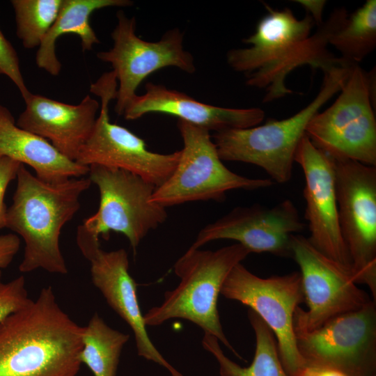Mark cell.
I'll return each instance as SVG.
<instances>
[{
	"label": "cell",
	"instance_id": "3",
	"mask_svg": "<svg viewBox=\"0 0 376 376\" xmlns=\"http://www.w3.org/2000/svg\"><path fill=\"white\" fill-rule=\"evenodd\" d=\"M13 203L7 208L6 228L24 240V251L19 270L38 269L65 274L68 267L60 248L63 227L80 207L81 195L91 186L84 177L60 182L38 178L22 164L17 175Z\"/></svg>",
	"mask_w": 376,
	"mask_h": 376
},
{
	"label": "cell",
	"instance_id": "23",
	"mask_svg": "<svg viewBox=\"0 0 376 376\" xmlns=\"http://www.w3.org/2000/svg\"><path fill=\"white\" fill-rule=\"evenodd\" d=\"M129 338V334L110 327L95 313L83 327L79 361L94 376H116L123 347Z\"/></svg>",
	"mask_w": 376,
	"mask_h": 376
},
{
	"label": "cell",
	"instance_id": "6",
	"mask_svg": "<svg viewBox=\"0 0 376 376\" xmlns=\"http://www.w3.org/2000/svg\"><path fill=\"white\" fill-rule=\"evenodd\" d=\"M375 70L352 65L335 102L308 123L306 135L334 159L376 166Z\"/></svg>",
	"mask_w": 376,
	"mask_h": 376
},
{
	"label": "cell",
	"instance_id": "31",
	"mask_svg": "<svg viewBox=\"0 0 376 376\" xmlns=\"http://www.w3.org/2000/svg\"><path fill=\"white\" fill-rule=\"evenodd\" d=\"M301 376H346L342 372L331 368L306 366Z\"/></svg>",
	"mask_w": 376,
	"mask_h": 376
},
{
	"label": "cell",
	"instance_id": "9",
	"mask_svg": "<svg viewBox=\"0 0 376 376\" xmlns=\"http://www.w3.org/2000/svg\"><path fill=\"white\" fill-rule=\"evenodd\" d=\"M88 179L100 192L97 212L79 226L99 239L110 231L123 234L134 251L151 230L165 221L166 207L150 201L156 187L129 171L93 164Z\"/></svg>",
	"mask_w": 376,
	"mask_h": 376
},
{
	"label": "cell",
	"instance_id": "12",
	"mask_svg": "<svg viewBox=\"0 0 376 376\" xmlns=\"http://www.w3.org/2000/svg\"><path fill=\"white\" fill-rule=\"evenodd\" d=\"M116 17L118 22L111 34L113 46L97 53V57L112 67L118 82L115 111L122 116L149 75L169 66L191 74L196 65L193 56L184 48V36L178 29L167 31L157 41H146L136 36L134 17H127L122 10Z\"/></svg>",
	"mask_w": 376,
	"mask_h": 376
},
{
	"label": "cell",
	"instance_id": "1",
	"mask_svg": "<svg viewBox=\"0 0 376 376\" xmlns=\"http://www.w3.org/2000/svg\"><path fill=\"white\" fill-rule=\"evenodd\" d=\"M264 5L267 13L255 32L243 40L250 47L230 49L226 55L228 65L244 74L247 86L265 91L264 103L293 93L285 81L299 67L308 65L324 72L347 63L327 48L331 36L349 15L345 8L334 9L312 33L315 23L308 13L298 19L288 8L274 10Z\"/></svg>",
	"mask_w": 376,
	"mask_h": 376
},
{
	"label": "cell",
	"instance_id": "8",
	"mask_svg": "<svg viewBox=\"0 0 376 376\" xmlns=\"http://www.w3.org/2000/svg\"><path fill=\"white\" fill-rule=\"evenodd\" d=\"M118 82L113 71L104 73L91 86L100 98L99 116L75 159L79 164H97L132 173L157 187L174 171L180 150L161 154L149 150L145 141L128 129L110 120L109 105L116 100Z\"/></svg>",
	"mask_w": 376,
	"mask_h": 376
},
{
	"label": "cell",
	"instance_id": "4",
	"mask_svg": "<svg viewBox=\"0 0 376 376\" xmlns=\"http://www.w3.org/2000/svg\"><path fill=\"white\" fill-rule=\"evenodd\" d=\"M353 65H336L323 72L317 95L292 116L269 119L263 125L214 132L213 141L221 160L242 162L263 169L273 182L290 180L297 148L306 127L320 108L340 91Z\"/></svg>",
	"mask_w": 376,
	"mask_h": 376
},
{
	"label": "cell",
	"instance_id": "18",
	"mask_svg": "<svg viewBox=\"0 0 376 376\" xmlns=\"http://www.w3.org/2000/svg\"><path fill=\"white\" fill-rule=\"evenodd\" d=\"M24 102L17 125L47 140L75 161L93 129L100 103L89 95L78 104H70L33 93Z\"/></svg>",
	"mask_w": 376,
	"mask_h": 376
},
{
	"label": "cell",
	"instance_id": "2",
	"mask_svg": "<svg viewBox=\"0 0 376 376\" xmlns=\"http://www.w3.org/2000/svg\"><path fill=\"white\" fill-rule=\"evenodd\" d=\"M83 327L51 286L0 320V376H76Z\"/></svg>",
	"mask_w": 376,
	"mask_h": 376
},
{
	"label": "cell",
	"instance_id": "21",
	"mask_svg": "<svg viewBox=\"0 0 376 376\" xmlns=\"http://www.w3.org/2000/svg\"><path fill=\"white\" fill-rule=\"evenodd\" d=\"M129 0H63L54 24L42 40L36 55L37 66L52 76H58L61 63L56 54V42L64 34H75L83 51H88L100 40L89 22L91 14L107 7H126Z\"/></svg>",
	"mask_w": 376,
	"mask_h": 376
},
{
	"label": "cell",
	"instance_id": "14",
	"mask_svg": "<svg viewBox=\"0 0 376 376\" xmlns=\"http://www.w3.org/2000/svg\"><path fill=\"white\" fill-rule=\"evenodd\" d=\"M292 257L300 268L308 311L298 306L294 329L311 331L340 315L357 311L371 299L357 287L350 272L331 260L301 235L291 237Z\"/></svg>",
	"mask_w": 376,
	"mask_h": 376
},
{
	"label": "cell",
	"instance_id": "22",
	"mask_svg": "<svg viewBox=\"0 0 376 376\" xmlns=\"http://www.w3.org/2000/svg\"><path fill=\"white\" fill-rule=\"evenodd\" d=\"M248 317L256 336V350L252 363L241 367L227 358L221 351L218 340L205 334L204 348L217 359L221 376H288L281 362L275 336L264 321L253 311Z\"/></svg>",
	"mask_w": 376,
	"mask_h": 376
},
{
	"label": "cell",
	"instance_id": "11",
	"mask_svg": "<svg viewBox=\"0 0 376 376\" xmlns=\"http://www.w3.org/2000/svg\"><path fill=\"white\" fill-rule=\"evenodd\" d=\"M332 159L338 223L352 274L357 284L368 286L376 300V166Z\"/></svg>",
	"mask_w": 376,
	"mask_h": 376
},
{
	"label": "cell",
	"instance_id": "30",
	"mask_svg": "<svg viewBox=\"0 0 376 376\" xmlns=\"http://www.w3.org/2000/svg\"><path fill=\"white\" fill-rule=\"evenodd\" d=\"M295 1L305 8L306 13L312 17L318 27L323 24L322 13L326 4V1L297 0Z\"/></svg>",
	"mask_w": 376,
	"mask_h": 376
},
{
	"label": "cell",
	"instance_id": "24",
	"mask_svg": "<svg viewBox=\"0 0 376 376\" xmlns=\"http://www.w3.org/2000/svg\"><path fill=\"white\" fill-rule=\"evenodd\" d=\"M334 46L347 63L361 62L376 47V1L367 0L350 15L330 38Z\"/></svg>",
	"mask_w": 376,
	"mask_h": 376
},
{
	"label": "cell",
	"instance_id": "28",
	"mask_svg": "<svg viewBox=\"0 0 376 376\" xmlns=\"http://www.w3.org/2000/svg\"><path fill=\"white\" fill-rule=\"evenodd\" d=\"M22 164L7 157L0 156V229L6 226L7 207L4 203L5 194L10 182L17 178Z\"/></svg>",
	"mask_w": 376,
	"mask_h": 376
},
{
	"label": "cell",
	"instance_id": "15",
	"mask_svg": "<svg viewBox=\"0 0 376 376\" xmlns=\"http://www.w3.org/2000/svg\"><path fill=\"white\" fill-rule=\"evenodd\" d=\"M295 162L300 166L304 175V217L310 231L308 241L320 253L352 274L350 259L338 223L333 159L304 135L297 148Z\"/></svg>",
	"mask_w": 376,
	"mask_h": 376
},
{
	"label": "cell",
	"instance_id": "7",
	"mask_svg": "<svg viewBox=\"0 0 376 376\" xmlns=\"http://www.w3.org/2000/svg\"><path fill=\"white\" fill-rule=\"evenodd\" d=\"M177 127L183 148L174 171L155 189L152 202L166 207L190 201H221L230 190H254L274 184L269 178H247L226 167L207 130L180 120Z\"/></svg>",
	"mask_w": 376,
	"mask_h": 376
},
{
	"label": "cell",
	"instance_id": "10",
	"mask_svg": "<svg viewBox=\"0 0 376 376\" xmlns=\"http://www.w3.org/2000/svg\"><path fill=\"white\" fill-rule=\"evenodd\" d=\"M221 294L248 306L274 334L282 366L288 376H301L306 366L297 347L294 315L304 301L299 272L269 278L259 277L242 263L226 277Z\"/></svg>",
	"mask_w": 376,
	"mask_h": 376
},
{
	"label": "cell",
	"instance_id": "16",
	"mask_svg": "<svg viewBox=\"0 0 376 376\" xmlns=\"http://www.w3.org/2000/svg\"><path fill=\"white\" fill-rule=\"evenodd\" d=\"M304 227L289 199L272 207L258 204L237 207L201 229L191 248L199 249L212 240H233L250 253L292 257L291 237Z\"/></svg>",
	"mask_w": 376,
	"mask_h": 376
},
{
	"label": "cell",
	"instance_id": "27",
	"mask_svg": "<svg viewBox=\"0 0 376 376\" xmlns=\"http://www.w3.org/2000/svg\"><path fill=\"white\" fill-rule=\"evenodd\" d=\"M0 75L8 77L26 100L31 93L26 87L21 72L17 53L0 29Z\"/></svg>",
	"mask_w": 376,
	"mask_h": 376
},
{
	"label": "cell",
	"instance_id": "26",
	"mask_svg": "<svg viewBox=\"0 0 376 376\" xmlns=\"http://www.w3.org/2000/svg\"><path fill=\"white\" fill-rule=\"evenodd\" d=\"M30 299L24 277L19 276L6 282L0 269V320L24 306Z\"/></svg>",
	"mask_w": 376,
	"mask_h": 376
},
{
	"label": "cell",
	"instance_id": "29",
	"mask_svg": "<svg viewBox=\"0 0 376 376\" xmlns=\"http://www.w3.org/2000/svg\"><path fill=\"white\" fill-rule=\"evenodd\" d=\"M20 247L19 237L13 233L0 235V269L6 268Z\"/></svg>",
	"mask_w": 376,
	"mask_h": 376
},
{
	"label": "cell",
	"instance_id": "19",
	"mask_svg": "<svg viewBox=\"0 0 376 376\" xmlns=\"http://www.w3.org/2000/svg\"><path fill=\"white\" fill-rule=\"evenodd\" d=\"M145 86V93L136 95L126 107L123 115L126 120H136L150 113H160L217 132L252 127L260 125L265 118V112L260 108L214 106L162 84L148 82Z\"/></svg>",
	"mask_w": 376,
	"mask_h": 376
},
{
	"label": "cell",
	"instance_id": "5",
	"mask_svg": "<svg viewBox=\"0 0 376 376\" xmlns=\"http://www.w3.org/2000/svg\"><path fill=\"white\" fill-rule=\"evenodd\" d=\"M250 253L236 243L216 251L189 248L175 263L178 285L165 292L164 301L143 315L146 326H157L173 318L189 320L215 337L238 355L226 337L217 301L232 269Z\"/></svg>",
	"mask_w": 376,
	"mask_h": 376
},
{
	"label": "cell",
	"instance_id": "13",
	"mask_svg": "<svg viewBox=\"0 0 376 376\" xmlns=\"http://www.w3.org/2000/svg\"><path fill=\"white\" fill-rule=\"evenodd\" d=\"M294 331L306 366L334 368L346 376H376L375 300L318 329Z\"/></svg>",
	"mask_w": 376,
	"mask_h": 376
},
{
	"label": "cell",
	"instance_id": "17",
	"mask_svg": "<svg viewBox=\"0 0 376 376\" xmlns=\"http://www.w3.org/2000/svg\"><path fill=\"white\" fill-rule=\"evenodd\" d=\"M85 258L91 264L93 285L133 331L138 355L166 368L171 376H183L163 357L149 338L139 304L136 283L129 272L126 251H105L98 247Z\"/></svg>",
	"mask_w": 376,
	"mask_h": 376
},
{
	"label": "cell",
	"instance_id": "20",
	"mask_svg": "<svg viewBox=\"0 0 376 376\" xmlns=\"http://www.w3.org/2000/svg\"><path fill=\"white\" fill-rule=\"evenodd\" d=\"M0 156L31 166L36 175L47 182L84 177L89 167L62 155L47 140L16 124L10 111L0 104Z\"/></svg>",
	"mask_w": 376,
	"mask_h": 376
},
{
	"label": "cell",
	"instance_id": "25",
	"mask_svg": "<svg viewBox=\"0 0 376 376\" xmlns=\"http://www.w3.org/2000/svg\"><path fill=\"white\" fill-rule=\"evenodd\" d=\"M63 0H12L16 34L26 49L40 46L56 21Z\"/></svg>",
	"mask_w": 376,
	"mask_h": 376
}]
</instances>
